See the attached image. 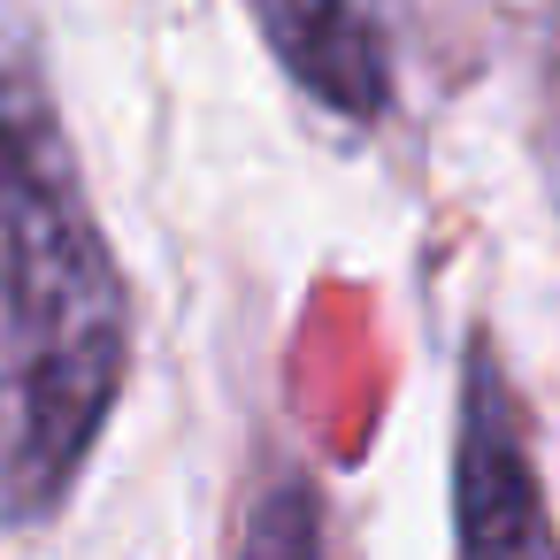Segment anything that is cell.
Returning <instances> with one entry per match:
<instances>
[{
	"mask_svg": "<svg viewBox=\"0 0 560 560\" xmlns=\"http://www.w3.org/2000/svg\"><path fill=\"white\" fill-rule=\"evenodd\" d=\"M238 560H330L323 491L300 460H261L238 522Z\"/></svg>",
	"mask_w": 560,
	"mask_h": 560,
	"instance_id": "cell-4",
	"label": "cell"
},
{
	"mask_svg": "<svg viewBox=\"0 0 560 560\" xmlns=\"http://www.w3.org/2000/svg\"><path fill=\"white\" fill-rule=\"evenodd\" d=\"M131 369L124 269L32 47L0 16V522H47Z\"/></svg>",
	"mask_w": 560,
	"mask_h": 560,
	"instance_id": "cell-1",
	"label": "cell"
},
{
	"mask_svg": "<svg viewBox=\"0 0 560 560\" xmlns=\"http://www.w3.org/2000/svg\"><path fill=\"white\" fill-rule=\"evenodd\" d=\"M453 560H560L552 499L529 453V415L514 376L483 330L460 353V415H453Z\"/></svg>",
	"mask_w": 560,
	"mask_h": 560,
	"instance_id": "cell-2",
	"label": "cell"
},
{
	"mask_svg": "<svg viewBox=\"0 0 560 560\" xmlns=\"http://www.w3.org/2000/svg\"><path fill=\"white\" fill-rule=\"evenodd\" d=\"M537 131H545V170L560 185V32L545 47V70H537Z\"/></svg>",
	"mask_w": 560,
	"mask_h": 560,
	"instance_id": "cell-5",
	"label": "cell"
},
{
	"mask_svg": "<svg viewBox=\"0 0 560 560\" xmlns=\"http://www.w3.org/2000/svg\"><path fill=\"white\" fill-rule=\"evenodd\" d=\"M254 24L315 108L346 124H376L392 108V0H254Z\"/></svg>",
	"mask_w": 560,
	"mask_h": 560,
	"instance_id": "cell-3",
	"label": "cell"
}]
</instances>
